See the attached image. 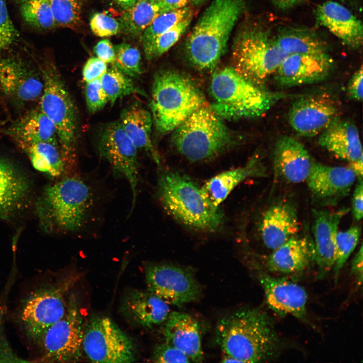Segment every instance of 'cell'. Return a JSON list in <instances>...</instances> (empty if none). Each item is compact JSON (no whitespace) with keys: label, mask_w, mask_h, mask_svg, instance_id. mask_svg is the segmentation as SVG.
Returning <instances> with one entry per match:
<instances>
[{"label":"cell","mask_w":363,"mask_h":363,"mask_svg":"<svg viewBox=\"0 0 363 363\" xmlns=\"http://www.w3.org/2000/svg\"><path fill=\"white\" fill-rule=\"evenodd\" d=\"M216 340L225 355L237 362L274 359L280 342L269 316L258 308H244L223 316L215 330Z\"/></svg>","instance_id":"1"},{"label":"cell","mask_w":363,"mask_h":363,"mask_svg":"<svg viewBox=\"0 0 363 363\" xmlns=\"http://www.w3.org/2000/svg\"><path fill=\"white\" fill-rule=\"evenodd\" d=\"M246 4V0H213L206 8L186 43V55L195 68L201 71L215 68Z\"/></svg>","instance_id":"2"},{"label":"cell","mask_w":363,"mask_h":363,"mask_svg":"<svg viewBox=\"0 0 363 363\" xmlns=\"http://www.w3.org/2000/svg\"><path fill=\"white\" fill-rule=\"evenodd\" d=\"M73 282V279L66 275L44 278L22 296L15 318L21 332L30 343L34 345L64 316Z\"/></svg>","instance_id":"3"},{"label":"cell","mask_w":363,"mask_h":363,"mask_svg":"<svg viewBox=\"0 0 363 363\" xmlns=\"http://www.w3.org/2000/svg\"><path fill=\"white\" fill-rule=\"evenodd\" d=\"M159 199L165 210L182 224L198 230L214 231L223 215L204 195L201 188L178 172L164 171L157 182Z\"/></svg>","instance_id":"4"},{"label":"cell","mask_w":363,"mask_h":363,"mask_svg":"<svg viewBox=\"0 0 363 363\" xmlns=\"http://www.w3.org/2000/svg\"><path fill=\"white\" fill-rule=\"evenodd\" d=\"M205 102L201 90L186 75L172 70L155 75L149 107L158 133L172 132Z\"/></svg>","instance_id":"5"},{"label":"cell","mask_w":363,"mask_h":363,"mask_svg":"<svg viewBox=\"0 0 363 363\" xmlns=\"http://www.w3.org/2000/svg\"><path fill=\"white\" fill-rule=\"evenodd\" d=\"M210 92L212 100L209 107L222 119L228 120L260 116L279 97L247 80L232 67L213 74Z\"/></svg>","instance_id":"6"},{"label":"cell","mask_w":363,"mask_h":363,"mask_svg":"<svg viewBox=\"0 0 363 363\" xmlns=\"http://www.w3.org/2000/svg\"><path fill=\"white\" fill-rule=\"evenodd\" d=\"M93 204L90 187L80 177L68 176L46 188L38 211L47 229L74 232L84 227Z\"/></svg>","instance_id":"7"},{"label":"cell","mask_w":363,"mask_h":363,"mask_svg":"<svg viewBox=\"0 0 363 363\" xmlns=\"http://www.w3.org/2000/svg\"><path fill=\"white\" fill-rule=\"evenodd\" d=\"M172 132L174 147L193 162L213 158L234 143L232 133L222 119L205 106L194 112Z\"/></svg>","instance_id":"8"},{"label":"cell","mask_w":363,"mask_h":363,"mask_svg":"<svg viewBox=\"0 0 363 363\" xmlns=\"http://www.w3.org/2000/svg\"><path fill=\"white\" fill-rule=\"evenodd\" d=\"M233 44L232 67L256 85L275 73L287 55L277 46L269 31L258 26L243 30Z\"/></svg>","instance_id":"9"},{"label":"cell","mask_w":363,"mask_h":363,"mask_svg":"<svg viewBox=\"0 0 363 363\" xmlns=\"http://www.w3.org/2000/svg\"><path fill=\"white\" fill-rule=\"evenodd\" d=\"M41 70L43 88L40 109L54 124L61 149L72 162L77 135L75 104L55 66L48 63Z\"/></svg>","instance_id":"10"},{"label":"cell","mask_w":363,"mask_h":363,"mask_svg":"<svg viewBox=\"0 0 363 363\" xmlns=\"http://www.w3.org/2000/svg\"><path fill=\"white\" fill-rule=\"evenodd\" d=\"M77 296L70 294L64 316L52 325L34 344V361L76 362L83 354V318Z\"/></svg>","instance_id":"11"},{"label":"cell","mask_w":363,"mask_h":363,"mask_svg":"<svg viewBox=\"0 0 363 363\" xmlns=\"http://www.w3.org/2000/svg\"><path fill=\"white\" fill-rule=\"evenodd\" d=\"M83 350L93 362L128 363L136 359L131 339L105 316H93L87 323Z\"/></svg>","instance_id":"12"},{"label":"cell","mask_w":363,"mask_h":363,"mask_svg":"<svg viewBox=\"0 0 363 363\" xmlns=\"http://www.w3.org/2000/svg\"><path fill=\"white\" fill-rule=\"evenodd\" d=\"M147 290L168 305L181 307L196 301L201 288L193 274L179 266L149 264L145 268Z\"/></svg>","instance_id":"13"},{"label":"cell","mask_w":363,"mask_h":363,"mask_svg":"<svg viewBox=\"0 0 363 363\" xmlns=\"http://www.w3.org/2000/svg\"><path fill=\"white\" fill-rule=\"evenodd\" d=\"M100 156L107 161L114 174L126 178L132 193V208L136 200L139 178L138 149L126 133L120 121L106 125L100 134Z\"/></svg>","instance_id":"14"},{"label":"cell","mask_w":363,"mask_h":363,"mask_svg":"<svg viewBox=\"0 0 363 363\" xmlns=\"http://www.w3.org/2000/svg\"><path fill=\"white\" fill-rule=\"evenodd\" d=\"M338 116L339 109L333 99L327 95H313L300 97L293 102L288 120L298 135L312 137L321 133Z\"/></svg>","instance_id":"15"},{"label":"cell","mask_w":363,"mask_h":363,"mask_svg":"<svg viewBox=\"0 0 363 363\" xmlns=\"http://www.w3.org/2000/svg\"><path fill=\"white\" fill-rule=\"evenodd\" d=\"M333 66L327 52L288 54L275 72L276 80L284 87L314 83L326 79Z\"/></svg>","instance_id":"16"},{"label":"cell","mask_w":363,"mask_h":363,"mask_svg":"<svg viewBox=\"0 0 363 363\" xmlns=\"http://www.w3.org/2000/svg\"><path fill=\"white\" fill-rule=\"evenodd\" d=\"M43 88L40 76L24 61L14 56L0 57V91L20 103L38 99Z\"/></svg>","instance_id":"17"},{"label":"cell","mask_w":363,"mask_h":363,"mask_svg":"<svg viewBox=\"0 0 363 363\" xmlns=\"http://www.w3.org/2000/svg\"><path fill=\"white\" fill-rule=\"evenodd\" d=\"M258 278L267 304L273 312L281 316L291 315L302 321L306 320L308 296L303 287L287 279L263 272Z\"/></svg>","instance_id":"18"},{"label":"cell","mask_w":363,"mask_h":363,"mask_svg":"<svg viewBox=\"0 0 363 363\" xmlns=\"http://www.w3.org/2000/svg\"><path fill=\"white\" fill-rule=\"evenodd\" d=\"M356 178L349 166H329L314 160L306 181L317 200L331 204L349 194Z\"/></svg>","instance_id":"19"},{"label":"cell","mask_w":363,"mask_h":363,"mask_svg":"<svg viewBox=\"0 0 363 363\" xmlns=\"http://www.w3.org/2000/svg\"><path fill=\"white\" fill-rule=\"evenodd\" d=\"M348 211L345 208L334 211L314 210V261L318 266V278L324 277L333 268L339 224Z\"/></svg>","instance_id":"20"},{"label":"cell","mask_w":363,"mask_h":363,"mask_svg":"<svg viewBox=\"0 0 363 363\" xmlns=\"http://www.w3.org/2000/svg\"><path fill=\"white\" fill-rule=\"evenodd\" d=\"M315 16L320 25L346 46L355 49L362 45V22L344 5L335 1H326L317 7Z\"/></svg>","instance_id":"21"},{"label":"cell","mask_w":363,"mask_h":363,"mask_svg":"<svg viewBox=\"0 0 363 363\" xmlns=\"http://www.w3.org/2000/svg\"><path fill=\"white\" fill-rule=\"evenodd\" d=\"M120 311L130 323L147 328L164 323L170 313L167 303L148 290L139 289L126 293Z\"/></svg>","instance_id":"22"},{"label":"cell","mask_w":363,"mask_h":363,"mask_svg":"<svg viewBox=\"0 0 363 363\" xmlns=\"http://www.w3.org/2000/svg\"><path fill=\"white\" fill-rule=\"evenodd\" d=\"M273 159L276 173L293 184L306 181L314 160L301 143L287 136L277 141Z\"/></svg>","instance_id":"23"},{"label":"cell","mask_w":363,"mask_h":363,"mask_svg":"<svg viewBox=\"0 0 363 363\" xmlns=\"http://www.w3.org/2000/svg\"><path fill=\"white\" fill-rule=\"evenodd\" d=\"M300 224L294 207L287 202L270 206L264 212L259 226L264 245L274 250L296 235Z\"/></svg>","instance_id":"24"},{"label":"cell","mask_w":363,"mask_h":363,"mask_svg":"<svg viewBox=\"0 0 363 363\" xmlns=\"http://www.w3.org/2000/svg\"><path fill=\"white\" fill-rule=\"evenodd\" d=\"M164 323L165 342L183 352L191 361L202 362L204 353L198 322L189 314L172 312Z\"/></svg>","instance_id":"25"},{"label":"cell","mask_w":363,"mask_h":363,"mask_svg":"<svg viewBox=\"0 0 363 363\" xmlns=\"http://www.w3.org/2000/svg\"><path fill=\"white\" fill-rule=\"evenodd\" d=\"M313 240L308 235L297 234L273 251L267 260V267L273 272L286 274L302 272L314 261Z\"/></svg>","instance_id":"26"},{"label":"cell","mask_w":363,"mask_h":363,"mask_svg":"<svg viewBox=\"0 0 363 363\" xmlns=\"http://www.w3.org/2000/svg\"><path fill=\"white\" fill-rule=\"evenodd\" d=\"M318 142L330 153L349 163L363 157L357 129L350 122L337 118L321 133Z\"/></svg>","instance_id":"27"},{"label":"cell","mask_w":363,"mask_h":363,"mask_svg":"<svg viewBox=\"0 0 363 363\" xmlns=\"http://www.w3.org/2000/svg\"><path fill=\"white\" fill-rule=\"evenodd\" d=\"M265 175L264 167L258 158L254 157L243 167L225 171L212 177L201 189L209 202L218 208L231 192L245 179Z\"/></svg>","instance_id":"28"},{"label":"cell","mask_w":363,"mask_h":363,"mask_svg":"<svg viewBox=\"0 0 363 363\" xmlns=\"http://www.w3.org/2000/svg\"><path fill=\"white\" fill-rule=\"evenodd\" d=\"M8 133L18 145L40 142L59 145L54 124L40 109L32 110L19 118Z\"/></svg>","instance_id":"29"},{"label":"cell","mask_w":363,"mask_h":363,"mask_svg":"<svg viewBox=\"0 0 363 363\" xmlns=\"http://www.w3.org/2000/svg\"><path fill=\"white\" fill-rule=\"evenodd\" d=\"M120 122L137 148L145 151L160 164V156L151 140L153 120L150 113L140 105L133 104L122 111Z\"/></svg>","instance_id":"30"},{"label":"cell","mask_w":363,"mask_h":363,"mask_svg":"<svg viewBox=\"0 0 363 363\" xmlns=\"http://www.w3.org/2000/svg\"><path fill=\"white\" fill-rule=\"evenodd\" d=\"M29 186L23 174L9 161L0 158V216L19 209L28 195Z\"/></svg>","instance_id":"31"},{"label":"cell","mask_w":363,"mask_h":363,"mask_svg":"<svg viewBox=\"0 0 363 363\" xmlns=\"http://www.w3.org/2000/svg\"><path fill=\"white\" fill-rule=\"evenodd\" d=\"M28 155L33 166L50 177H60L69 162L59 145L40 142L19 145Z\"/></svg>","instance_id":"32"},{"label":"cell","mask_w":363,"mask_h":363,"mask_svg":"<svg viewBox=\"0 0 363 363\" xmlns=\"http://www.w3.org/2000/svg\"><path fill=\"white\" fill-rule=\"evenodd\" d=\"M274 40L277 46L287 55L327 52L326 42L316 33L307 28L283 27Z\"/></svg>","instance_id":"33"},{"label":"cell","mask_w":363,"mask_h":363,"mask_svg":"<svg viewBox=\"0 0 363 363\" xmlns=\"http://www.w3.org/2000/svg\"><path fill=\"white\" fill-rule=\"evenodd\" d=\"M161 13L162 10L159 3L137 0L122 14L119 20L122 30L131 35H141Z\"/></svg>","instance_id":"34"},{"label":"cell","mask_w":363,"mask_h":363,"mask_svg":"<svg viewBox=\"0 0 363 363\" xmlns=\"http://www.w3.org/2000/svg\"><path fill=\"white\" fill-rule=\"evenodd\" d=\"M100 81L111 105H113L117 99L132 94L145 95V93L136 85L131 77L113 66L107 69Z\"/></svg>","instance_id":"35"},{"label":"cell","mask_w":363,"mask_h":363,"mask_svg":"<svg viewBox=\"0 0 363 363\" xmlns=\"http://www.w3.org/2000/svg\"><path fill=\"white\" fill-rule=\"evenodd\" d=\"M191 12L187 7L161 13L141 35L144 52L154 40L185 19Z\"/></svg>","instance_id":"36"},{"label":"cell","mask_w":363,"mask_h":363,"mask_svg":"<svg viewBox=\"0 0 363 363\" xmlns=\"http://www.w3.org/2000/svg\"><path fill=\"white\" fill-rule=\"evenodd\" d=\"M20 8L23 20L33 27L49 30L56 26L49 0H27Z\"/></svg>","instance_id":"37"},{"label":"cell","mask_w":363,"mask_h":363,"mask_svg":"<svg viewBox=\"0 0 363 363\" xmlns=\"http://www.w3.org/2000/svg\"><path fill=\"white\" fill-rule=\"evenodd\" d=\"M192 13L176 25L158 36L149 49L145 52L146 58H156L167 51L179 40L191 22Z\"/></svg>","instance_id":"38"},{"label":"cell","mask_w":363,"mask_h":363,"mask_svg":"<svg viewBox=\"0 0 363 363\" xmlns=\"http://www.w3.org/2000/svg\"><path fill=\"white\" fill-rule=\"evenodd\" d=\"M361 233L360 226L355 225L338 231L336 238V259L333 268L335 279L357 246Z\"/></svg>","instance_id":"39"},{"label":"cell","mask_w":363,"mask_h":363,"mask_svg":"<svg viewBox=\"0 0 363 363\" xmlns=\"http://www.w3.org/2000/svg\"><path fill=\"white\" fill-rule=\"evenodd\" d=\"M56 26L74 29L81 21L78 0H49Z\"/></svg>","instance_id":"40"},{"label":"cell","mask_w":363,"mask_h":363,"mask_svg":"<svg viewBox=\"0 0 363 363\" xmlns=\"http://www.w3.org/2000/svg\"><path fill=\"white\" fill-rule=\"evenodd\" d=\"M115 59L113 66L126 75L138 77L142 73L141 54L136 47L123 43L114 47Z\"/></svg>","instance_id":"41"},{"label":"cell","mask_w":363,"mask_h":363,"mask_svg":"<svg viewBox=\"0 0 363 363\" xmlns=\"http://www.w3.org/2000/svg\"><path fill=\"white\" fill-rule=\"evenodd\" d=\"M90 26L93 33L101 37L115 35L122 30L119 21L105 12L93 14L90 20Z\"/></svg>","instance_id":"42"},{"label":"cell","mask_w":363,"mask_h":363,"mask_svg":"<svg viewBox=\"0 0 363 363\" xmlns=\"http://www.w3.org/2000/svg\"><path fill=\"white\" fill-rule=\"evenodd\" d=\"M19 35L10 18L5 0H0V50L8 49Z\"/></svg>","instance_id":"43"},{"label":"cell","mask_w":363,"mask_h":363,"mask_svg":"<svg viewBox=\"0 0 363 363\" xmlns=\"http://www.w3.org/2000/svg\"><path fill=\"white\" fill-rule=\"evenodd\" d=\"M85 96L87 108L91 113L100 110L108 102L100 79L86 83Z\"/></svg>","instance_id":"44"},{"label":"cell","mask_w":363,"mask_h":363,"mask_svg":"<svg viewBox=\"0 0 363 363\" xmlns=\"http://www.w3.org/2000/svg\"><path fill=\"white\" fill-rule=\"evenodd\" d=\"M152 360L155 362H189L191 360L183 352L164 342L157 344L153 350Z\"/></svg>","instance_id":"45"},{"label":"cell","mask_w":363,"mask_h":363,"mask_svg":"<svg viewBox=\"0 0 363 363\" xmlns=\"http://www.w3.org/2000/svg\"><path fill=\"white\" fill-rule=\"evenodd\" d=\"M107 69L106 63L97 57H91L83 68V79L86 83L100 79Z\"/></svg>","instance_id":"46"},{"label":"cell","mask_w":363,"mask_h":363,"mask_svg":"<svg viewBox=\"0 0 363 363\" xmlns=\"http://www.w3.org/2000/svg\"><path fill=\"white\" fill-rule=\"evenodd\" d=\"M362 68L361 67L352 76L347 86V93L352 99L361 101L363 95Z\"/></svg>","instance_id":"47"},{"label":"cell","mask_w":363,"mask_h":363,"mask_svg":"<svg viewBox=\"0 0 363 363\" xmlns=\"http://www.w3.org/2000/svg\"><path fill=\"white\" fill-rule=\"evenodd\" d=\"M93 51L98 58L106 64H113L115 61L114 47L109 39L99 41L94 47Z\"/></svg>","instance_id":"48"},{"label":"cell","mask_w":363,"mask_h":363,"mask_svg":"<svg viewBox=\"0 0 363 363\" xmlns=\"http://www.w3.org/2000/svg\"><path fill=\"white\" fill-rule=\"evenodd\" d=\"M363 185L362 178L358 179L356 185L352 199V211L354 218L360 220L362 217L363 211Z\"/></svg>","instance_id":"49"},{"label":"cell","mask_w":363,"mask_h":363,"mask_svg":"<svg viewBox=\"0 0 363 363\" xmlns=\"http://www.w3.org/2000/svg\"><path fill=\"white\" fill-rule=\"evenodd\" d=\"M351 273L355 277L358 285L362 281V245L361 244L359 251L356 253L352 259L351 267Z\"/></svg>","instance_id":"50"},{"label":"cell","mask_w":363,"mask_h":363,"mask_svg":"<svg viewBox=\"0 0 363 363\" xmlns=\"http://www.w3.org/2000/svg\"><path fill=\"white\" fill-rule=\"evenodd\" d=\"M189 0H162L159 3L162 13L186 7Z\"/></svg>","instance_id":"51"},{"label":"cell","mask_w":363,"mask_h":363,"mask_svg":"<svg viewBox=\"0 0 363 363\" xmlns=\"http://www.w3.org/2000/svg\"><path fill=\"white\" fill-rule=\"evenodd\" d=\"M271 1L277 8L287 9L294 7L302 0H271Z\"/></svg>","instance_id":"52"},{"label":"cell","mask_w":363,"mask_h":363,"mask_svg":"<svg viewBox=\"0 0 363 363\" xmlns=\"http://www.w3.org/2000/svg\"><path fill=\"white\" fill-rule=\"evenodd\" d=\"M349 167L352 169L358 179L362 177V158L350 163Z\"/></svg>","instance_id":"53"},{"label":"cell","mask_w":363,"mask_h":363,"mask_svg":"<svg viewBox=\"0 0 363 363\" xmlns=\"http://www.w3.org/2000/svg\"><path fill=\"white\" fill-rule=\"evenodd\" d=\"M118 5L125 9L131 7L137 0H114Z\"/></svg>","instance_id":"54"},{"label":"cell","mask_w":363,"mask_h":363,"mask_svg":"<svg viewBox=\"0 0 363 363\" xmlns=\"http://www.w3.org/2000/svg\"><path fill=\"white\" fill-rule=\"evenodd\" d=\"M205 0H189V1L192 2L195 4H200L202 3L203 2H204Z\"/></svg>","instance_id":"55"},{"label":"cell","mask_w":363,"mask_h":363,"mask_svg":"<svg viewBox=\"0 0 363 363\" xmlns=\"http://www.w3.org/2000/svg\"><path fill=\"white\" fill-rule=\"evenodd\" d=\"M342 3H351L352 0H339Z\"/></svg>","instance_id":"56"},{"label":"cell","mask_w":363,"mask_h":363,"mask_svg":"<svg viewBox=\"0 0 363 363\" xmlns=\"http://www.w3.org/2000/svg\"><path fill=\"white\" fill-rule=\"evenodd\" d=\"M17 3L22 4L27 0H14Z\"/></svg>","instance_id":"57"},{"label":"cell","mask_w":363,"mask_h":363,"mask_svg":"<svg viewBox=\"0 0 363 363\" xmlns=\"http://www.w3.org/2000/svg\"><path fill=\"white\" fill-rule=\"evenodd\" d=\"M149 1L154 3H159L161 2L162 0H148Z\"/></svg>","instance_id":"58"}]
</instances>
